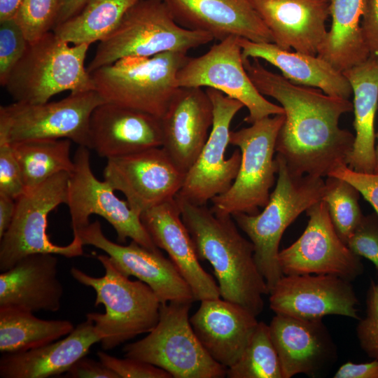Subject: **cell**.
<instances>
[{
  "label": "cell",
  "mask_w": 378,
  "mask_h": 378,
  "mask_svg": "<svg viewBox=\"0 0 378 378\" xmlns=\"http://www.w3.org/2000/svg\"><path fill=\"white\" fill-rule=\"evenodd\" d=\"M243 59L259 92L276 99L284 110L275 149L290 171L324 177L340 165L347 164L355 135L340 128L339 120L353 110V103L316 88L293 83L267 70L259 59Z\"/></svg>",
  "instance_id": "obj_1"
},
{
  "label": "cell",
  "mask_w": 378,
  "mask_h": 378,
  "mask_svg": "<svg viewBox=\"0 0 378 378\" xmlns=\"http://www.w3.org/2000/svg\"><path fill=\"white\" fill-rule=\"evenodd\" d=\"M175 198L199 260L212 265L220 297L260 314L270 290L255 262L253 243L239 233L231 216Z\"/></svg>",
  "instance_id": "obj_2"
},
{
  "label": "cell",
  "mask_w": 378,
  "mask_h": 378,
  "mask_svg": "<svg viewBox=\"0 0 378 378\" xmlns=\"http://www.w3.org/2000/svg\"><path fill=\"white\" fill-rule=\"evenodd\" d=\"M275 159L276 186L262 211L232 216L253 244L255 262L270 292L284 275L278 261L284 232L300 214L322 200L326 192L323 177L295 174L281 155L276 153Z\"/></svg>",
  "instance_id": "obj_3"
},
{
  "label": "cell",
  "mask_w": 378,
  "mask_h": 378,
  "mask_svg": "<svg viewBox=\"0 0 378 378\" xmlns=\"http://www.w3.org/2000/svg\"><path fill=\"white\" fill-rule=\"evenodd\" d=\"M97 258L104 269L103 276H92L75 267L70 273L76 281L94 290L95 306H104V313L90 312L86 318L92 321L102 349L111 350L150 332L158 322L161 303L146 284L130 280L107 254Z\"/></svg>",
  "instance_id": "obj_4"
},
{
  "label": "cell",
  "mask_w": 378,
  "mask_h": 378,
  "mask_svg": "<svg viewBox=\"0 0 378 378\" xmlns=\"http://www.w3.org/2000/svg\"><path fill=\"white\" fill-rule=\"evenodd\" d=\"M188 58L176 51L122 57L90 73L94 90L104 102L161 118L179 88L177 74Z\"/></svg>",
  "instance_id": "obj_5"
},
{
  "label": "cell",
  "mask_w": 378,
  "mask_h": 378,
  "mask_svg": "<svg viewBox=\"0 0 378 378\" xmlns=\"http://www.w3.org/2000/svg\"><path fill=\"white\" fill-rule=\"evenodd\" d=\"M213 40L207 33L180 26L164 0H140L99 43L87 70L90 74L128 56L150 57L169 51L187 53Z\"/></svg>",
  "instance_id": "obj_6"
},
{
  "label": "cell",
  "mask_w": 378,
  "mask_h": 378,
  "mask_svg": "<svg viewBox=\"0 0 378 378\" xmlns=\"http://www.w3.org/2000/svg\"><path fill=\"white\" fill-rule=\"evenodd\" d=\"M89 45L70 46L51 31L29 43L4 86L15 102L41 104L64 91L94 90L85 67Z\"/></svg>",
  "instance_id": "obj_7"
},
{
  "label": "cell",
  "mask_w": 378,
  "mask_h": 378,
  "mask_svg": "<svg viewBox=\"0 0 378 378\" xmlns=\"http://www.w3.org/2000/svg\"><path fill=\"white\" fill-rule=\"evenodd\" d=\"M192 303H161L155 328L145 337L126 344L125 357L160 368L174 378L225 377L227 368L210 356L192 329L188 317Z\"/></svg>",
  "instance_id": "obj_8"
},
{
  "label": "cell",
  "mask_w": 378,
  "mask_h": 378,
  "mask_svg": "<svg viewBox=\"0 0 378 378\" xmlns=\"http://www.w3.org/2000/svg\"><path fill=\"white\" fill-rule=\"evenodd\" d=\"M285 115L268 116L248 127L231 132L230 144L238 147L241 161L237 175L230 188L211 200L216 215L238 213L254 215L267 204L270 190L277 174L276 142Z\"/></svg>",
  "instance_id": "obj_9"
},
{
  "label": "cell",
  "mask_w": 378,
  "mask_h": 378,
  "mask_svg": "<svg viewBox=\"0 0 378 378\" xmlns=\"http://www.w3.org/2000/svg\"><path fill=\"white\" fill-rule=\"evenodd\" d=\"M70 173L59 172L16 200L13 221L0 238V270L13 267L23 257L33 253H52L72 258L83 254L78 237L66 246L52 243L47 233L49 214L66 204Z\"/></svg>",
  "instance_id": "obj_10"
},
{
  "label": "cell",
  "mask_w": 378,
  "mask_h": 378,
  "mask_svg": "<svg viewBox=\"0 0 378 378\" xmlns=\"http://www.w3.org/2000/svg\"><path fill=\"white\" fill-rule=\"evenodd\" d=\"M104 102L90 90L71 92L57 102L1 106L0 142L67 139L89 148L90 116Z\"/></svg>",
  "instance_id": "obj_11"
},
{
  "label": "cell",
  "mask_w": 378,
  "mask_h": 378,
  "mask_svg": "<svg viewBox=\"0 0 378 378\" xmlns=\"http://www.w3.org/2000/svg\"><path fill=\"white\" fill-rule=\"evenodd\" d=\"M239 38L230 36L213 45L204 54L190 57L177 74L178 87H206L240 102L252 124L265 117L284 113L281 106L267 100L256 89L244 65Z\"/></svg>",
  "instance_id": "obj_12"
},
{
  "label": "cell",
  "mask_w": 378,
  "mask_h": 378,
  "mask_svg": "<svg viewBox=\"0 0 378 378\" xmlns=\"http://www.w3.org/2000/svg\"><path fill=\"white\" fill-rule=\"evenodd\" d=\"M73 160L74 169L69 176L66 204L73 234L88 226L90 216L96 214L113 226L118 242L124 243L130 239L146 248L158 250L140 215L130 207L127 201L119 199L106 181H101L94 176L90 167L89 148L78 146Z\"/></svg>",
  "instance_id": "obj_13"
},
{
  "label": "cell",
  "mask_w": 378,
  "mask_h": 378,
  "mask_svg": "<svg viewBox=\"0 0 378 378\" xmlns=\"http://www.w3.org/2000/svg\"><path fill=\"white\" fill-rule=\"evenodd\" d=\"M213 105L214 119L208 139L196 161L186 173L176 197L196 205L226 192L235 179L241 161L239 149L228 158L225 153L230 144V125L244 106L221 92L206 88Z\"/></svg>",
  "instance_id": "obj_14"
},
{
  "label": "cell",
  "mask_w": 378,
  "mask_h": 378,
  "mask_svg": "<svg viewBox=\"0 0 378 378\" xmlns=\"http://www.w3.org/2000/svg\"><path fill=\"white\" fill-rule=\"evenodd\" d=\"M309 217L301 236L279 251L278 261L284 275L331 274L352 281L364 272L359 256L340 237L322 200L306 210Z\"/></svg>",
  "instance_id": "obj_15"
},
{
  "label": "cell",
  "mask_w": 378,
  "mask_h": 378,
  "mask_svg": "<svg viewBox=\"0 0 378 378\" xmlns=\"http://www.w3.org/2000/svg\"><path fill=\"white\" fill-rule=\"evenodd\" d=\"M104 181L122 192L130 207L141 215L146 210L174 199L186 174L161 148L107 159Z\"/></svg>",
  "instance_id": "obj_16"
},
{
  "label": "cell",
  "mask_w": 378,
  "mask_h": 378,
  "mask_svg": "<svg viewBox=\"0 0 378 378\" xmlns=\"http://www.w3.org/2000/svg\"><path fill=\"white\" fill-rule=\"evenodd\" d=\"M74 237H78L83 246L90 245L105 252L125 276H135L146 284L160 303L195 301L190 285L159 249L150 250L133 240L126 246L115 243L104 235L99 220L90 223Z\"/></svg>",
  "instance_id": "obj_17"
},
{
  "label": "cell",
  "mask_w": 378,
  "mask_h": 378,
  "mask_svg": "<svg viewBox=\"0 0 378 378\" xmlns=\"http://www.w3.org/2000/svg\"><path fill=\"white\" fill-rule=\"evenodd\" d=\"M270 295V307L275 314L310 320L327 315L360 318L351 281L335 275H283Z\"/></svg>",
  "instance_id": "obj_18"
},
{
  "label": "cell",
  "mask_w": 378,
  "mask_h": 378,
  "mask_svg": "<svg viewBox=\"0 0 378 378\" xmlns=\"http://www.w3.org/2000/svg\"><path fill=\"white\" fill-rule=\"evenodd\" d=\"M283 378L319 377L337 358V347L322 319L275 314L270 325Z\"/></svg>",
  "instance_id": "obj_19"
},
{
  "label": "cell",
  "mask_w": 378,
  "mask_h": 378,
  "mask_svg": "<svg viewBox=\"0 0 378 378\" xmlns=\"http://www.w3.org/2000/svg\"><path fill=\"white\" fill-rule=\"evenodd\" d=\"M213 119V105L207 92L195 87H179L160 118L161 148L184 174L202 150Z\"/></svg>",
  "instance_id": "obj_20"
},
{
  "label": "cell",
  "mask_w": 378,
  "mask_h": 378,
  "mask_svg": "<svg viewBox=\"0 0 378 378\" xmlns=\"http://www.w3.org/2000/svg\"><path fill=\"white\" fill-rule=\"evenodd\" d=\"M181 27L210 34L214 40L230 36L254 42H272L270 31L251 0H164Z\"/></svg>",
  "instance_id": "obj_21"
},
{
  "label": "cell",
  "mask_w": 378,
  "mask_h": 378,
  "mask_svg": "<svg viewBox=\"0 0 378 378\" xmlns=\"http://www.w3.org/2000/svg\"><path fill=\"white\" fill-rule=\"evenodd\" d=\"M160 118L104 102L90 119L89 149L106 159L162 147Z\"/></svg>",
  "instance_id": "obj_22"
},
{
  "label": "cell",
  "mask_w": 378,
  "mask_h": 378,
  "mask_svg": "<svg viewBox=\"0 0 378 378\" xmlns=\"http://www.w3.org/2000/svg\"><path fill=\"white\" fill-rule=\"evenodd\" d=\"M140 218L155 245L167 253L190 285L195 301L220 297L218 285L200 263L175 197L146 210Z\"/></svg>",
  "instance_id": "obj_23"
},
{
  "label": "cell",
  "mask_w": 378,
  "mask_h": 378,
  "mask_svg": "<svg viewBox=\"0 0 378 378\" xmlns=\"http://www.w3.org/2000/svg\"><path fill=\"white\" fill-rule=\"evenodd\" d=\"M280 48L317 55L326 34L328 0H251Z\"/></svg>",
  "instance_id": "obj_24"
},
{
  "label": "cell",
  "mask_w": 378,
  "mask_h": 378,
  "mask_svg": "<svg viewBox=\"0 0 378 378\" xmlns=\"http://www.w3.org/2000/svg\"><path fill=\"white\" fill-rule=\"evenodd\" d=\"M190 322L199 341L225 368L241 356L255 331L256 316L242 306L218 298L203 300Z\"/></svg>",
  "instance_id": "obj_25"
},
{
  "label": "cell",
  "mask_w": 378,
  "mask_h": 378,
  "mask_svg": "<svg viewBox=\"0 0 378 378\" xmlns=\"http://www.w3.org/2000/svg\"><path fill=\"white\" fill-rule=\"evenodd\" d=\"M52 253L27 255L0 274V307L55 312L64 293Z\"/></svg>",
  "instance_id": "obj_26"
},
{
  "label": "cell",
  "mask_w": 378,
  "mask_h": 378,
  "mask_svg": "<svg viewBox=\"0 0 378 378\" xmlns=\"http://www.w3.org/2000/svg\"><path fill=\"white\" fill-rule=\"evenodd\" d=\"M97 342L94 324L86 318L63 339L23 352L3 354L0 377L47 378L66 373Z\"/></svg>",
  "instance_id": "obj_27"
},
{
  "label": "cell",
  "mask_w": 378,
  "mask_h": 378,
  "mask_svg": "<svg viewBox=\"0 0 378 378\" xmlns=\"http://www.w3.org/2000/svg\"><path fill=\"white\" fill-rule=\"evenodd\" d=\"M243 59H262L279 69L293 83L320 89L324 93L347 99L352 89L343 72L318 57L285 50L274 43L254 42L239 38Z\"/></svg>",
  "instance_id": "obj_28"
},
{
  "label": "cell",
  "mask_w": 378,
  "mask_h": 378,
  "mask_svg": "<svg viewBox=\"0 0 378 378\" xmlns=\"http://www.w3.org/2000/svg\"><path fill=\"white\" fill-rule=\"evenodd\" d=\"M354 95L356 132L347 165L354 171L373 173L375 166L374 120L378 106V57L370 55L363 62L344 71Z\"/></svg>",
  "instance_id": "obj_29"
},
{
  "label": "cell",
  "mask_w": 378,
  "mask_h": 378,
  "mask_svg": "<svg viewBox=\"0 0 378 378\" xmlns=\"http://www.w3.org/2000/svg\"><path fill=\"white\" fill-rule=\"evenodd\" d=\"M365 2L366 0L330 1L331 27L317 55L340 71L358 65L370 56L361 29Z\"/></svg>",
  "instance_id": "obj_30"
},
{
  "label": "cell",
  "mask_w": 378,
  "mask_h": 378,
  "mask_svg": "<svg viewBox=\"0 0 378 378\" xmlns=\"http://www.w3.org/2000/svg\"><path fill=\"white\" fill-rule=\"evenodd\" d=\"M74 329L68 320H44L30 311L0 307V351L13 354L38 348L66 336Z\"/></svg>",
  "instance_id": "obj_31"
},
{
  "label": "cell",
  "mask_w": 378,
  "mask_h": 378,
  "mask_svg": "<svg viewBox=\"0 0 378 378\" xmlns=\"http://www.w3.org/2000/svg\"><path fill=\"white\" fill-rule=\"evenodd\" d=\"M140 0H88L76 15L54 28L60 38L73 45L90 44L106 38Z\"/></svg>",
  "instance_id": "obj_32"
},
{
  "label": "cell",
  "mask_w": 378,
  "mask_h": 378,
  "mask_svg": "<svg viewBox=\"0 0 378 378\" xmlns=\"http://www.w3.org/2000/svg\"><path fill=\"white\" fill-rule=\"evenodd\" d=\"M20 167L25 191L62 172L71 173V140L37 139L10 144Z\"/></svg>",
  "instance_id": "obj_33"
},
{
  "label": "cell",
  "mask_w": 378,
  "mask_h": 378,
  "mask_svg": "<svg viewBox=\"0 0 378 378\" xmlns=\"http://www.w3.org/2000/svg\"><path fill=\"white\" fill-rule=\"evenodd\" d=\"M226 375L230 378H283L269 325L258 322L241 356L227 368Z\"/></svg>",
  "instance_id": "obj_34"
},
{
  "label": "cell",
  "mask_w": 378,
  "mask_h": 378,
  "mask_svg": "<svg viewBox=\"0 0 378 378\" xmlns=\"http://www.w3.org/2000/svg\"><path fill=\"white\" fill-rule=\"evenodd\" d=\"M325 183L323 200L337 233L346 244L364 216L358 202L360 192L350 183L337 177L328 176Z\"/></svg>",
  "instance_id": "obj_35"
},
{
  "label": "cell",
  "mask_w": 378,
  "mask_h": 378,
  "mask_svg": "<svg viewBox=\"0 0 378 378\" xmlns=\"http://www.w3.org/2000/svg\"><path fill=\"white\" fill-rule=\"evenodd\" d=\"M59 6V0H22L13 18L32 43L53 30Z\"/></svg>",
  "instance_id": "obj_36"
},
{
  "label": "cell",
  "mask_w": 378,
  "mask_h": 378,
  "mask_svg": "<svg viewBox=\"0 0 378 378\" xmlns=\"http://www.w3.org/2000/svg\"><path fill=\"white\" fill-rule=\"evenodd\" d=\"M29 43L14 18L0 22V84L2 87L24 55Z\"/></svg>",
  "instance_id": "obj_37"
},
{
  "label": "cell",
  "mask_w": 378,
  "mask_h": 378,
  "mask_svg": "<svg viewBox=\"0 0 378 378\" xmlns=\"http://www.w3.org/2000/svg\"><path fill=\"white\" fill-rule=\"evenodd\" d=\"M362 350L373 359H378V284L370 281L366 295V314L359 318L356 329Z\"/></svg>",
  "instance_id": "obj_38"
},
{
  "label": "cell",
  "mask_w": 378,
  "mask_h": 378,
  "mask_svg": "<svg viewBox=\"0 0 378 378\" xmlns=\"http://www.w3.org/2000/svg\"><path fill=\"white\" fill-rule=\"evenodd\" d=\"M99 360L114 372L118 378H172L164 370L146 362L125 357L119 358L98 351Z\"/></svg>",
  "instance_id": "obj_39"
},
{
  "label": "cell",
  "mask_w": 378,
  "mask_h": 378,
  "mask_svg": "<svg viewBox=\"0 0 378 378\" xmlns=\"http://www.w3.org/2000/svg\"><path fill=\"white\" fill-rule=\"evenodd\" d=\"M358 256L371 261L378 270V216H363L360 223L346 242Z\"/></svg>",
  "instance_id": "obj_40"
},
{
  "label": "cell",
  "mask_w": 378,
  "mask_h": 378,
  "mask_svg": "<svg viewBox=\"0 0 378 378\" xmlns=\"http://www.w3.org/2000/svg\"><path fill=\"white\" fill-rule=\"evenodd\" d=\"M24 192L22 171L11 145L0 142V194L17 200Z\"/></svg>",
  "instance_id": "obj_41"
},
{
  "label": "cell",
  "mask_w": 378,
  "mask_h": 378,
  "mask_svg": "<svg viewBox=\"0 0 378 378\" xmlns=\"http://www.w3.org/2000/svg\"><path fill=\"white\" fill-rule=\"evenodd\" d=\"M328 176L344 179L353 185L371 204L378 216V174L358 172L343 164Z\"/></svg>",
  "instance_id": "obj_42"
},
{
  "label": "cell",
  "mask_w": 378,
  "mask_h": 378,
  "mask_svg": "<svg viewBox=\"0 0 378 378\" xmlns=\"http://www.w3.org/2000/svg\"><path fill=\"white\" fill-rule=\"evenodd\" d=\"M361 29L370 55L378 57V0H366Z\"/></svg>",
  "instance_id": "obj_43"
},
{
  "label": "cell",
  "mask_w": 378,
  "mask_h": 378,
  "mask_svg": "<svg viewBox=\"0 0 378 378\" xmlns=\"http://www.w3.org/2000/svg\"><path fill=\"white\" fill-rule=\"evenodd\" d=\"M70 378H118V376L100 360L85 356L78 360L65 373Z\"/></svg>",
  "instance_id": "obj_44"
},
{
  "label": "cell",
  "mask_w": 378,
  "mask_h": 378,
  "mask_svg": "<svg viewBox=\"0 0 378 378\" xmlns=\"http://www.w3.org/2000/svg\"><path fill=\"white\" fill-rule=\"evenodd\" d=\"M334 378H378V359L367 363L346 362L335 373Z\"/></svg>",
  "instance_id": "obj_45"
},
{
  "label": "cell",
  "mask_w": 378,
  "mask_h": 378,
  "mask_svg": "<svg viewBox=\"0 0 378 378\" xmlns=\"http://www.w3.org/2000/svg\"><path fill=\"white\" fill-rule=\"evenodd\" d=\"M16 209V200L0 194V238L10 225Z\"/></svg>",
  "instance_id": "obj_46"
},
{
  "label": "cell",
  "mask_w": 378,
  "mask_h": 378,
  "mask_svg": "<svg viewBox=\"0 0 378 378\" xmlns=\"http://www.w3.org/2000/svg\"><path fill=\"white\" fill-rule=\"evenodd\" d=\"M88 1V0H59L55 27L76 15Z\"/></svg>",
  "instance_id": "obj_47"
},
{
  "label": "cell",
  "mask_w": 378,
  "mask_h": 378,
  "mask_svg": "<svg viewBox=\"0 0 378 378\" xmlns=\"http://www.w3.org/2000/svg\"><path fill=\"white\" fill-rule=\"evenodd\" d=\"M22 0H0V22L15 17Z\"/></svg>",
  "instance_id": "obj_48"
},
{
  "label": "cell",
  "mask_w": 378,
  "mask_h": 378,
  "mask_svg": "<svg viewBox=\"0 0 378 378\" xmlns=\"http://www.w3.org/2000/svg\"><path fill=\"white\" fill-rule=\"evenodd\" d=\"M376 137L378 141V132L376 134ZM374 173L378 174V143H377V147L375 148V166H374Z\"/></svg>",
  "instance_id": "obj_49"
},
{
  "label": "cell",
  "mask_w": 378,
  "mask_h": 378,
  "mask_svg": "<svg viewBox=\"0 0 378 378\" xmlns=\"http://www.w3.org/2000/svg\"><path fill=\"white\" fill-rule=\"evenodd\" d=\"M328 1H330V0H328Z\"/></svg>",
  "instance_id": "obj_50"
}]
</instances>
